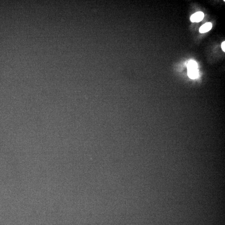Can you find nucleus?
Wrapping results in <instances>:
<instances>
[{
    "label": "nucleus",
    "mask_w": 225,
    "mask_h": 225,
    "mask_svg": "<svg viewBox=\"0 0 225 225\" xmlns=\"http://www.w3.org/2000/svg\"><path fill=\"white\" fill-rule=\"evenodd\" d=\"M204 13L199 11L192 15L190 19L192 22H199L204 19Z\"/></svg>",
    "instance_id": "nucleus-1"
},
{
    "label": "nucleus",
    "mask_w": 225,
    "mask_h": 225,
    "mask_svg": "<svg viewBox=\"0 0 225 225\" xmlns=\"http://www.w3.org/2000/svg\"><path fill=\"white\" fill-rule=\"evenodd\" d=\"M212 27V25L211 23H207L200 27L199 29L200 32L201 33H205L208 32L211 29Z\"/></svg>",
    "instance_id": "nucleus-2"
},
{
    "label": "nucleus",
    "mask_w": 225,
    "mask_h": 225,
    "mask_svg": "<svg viewBox=\"0 0 225 225\" xmlns=\"http://www.w3.org/2000/svg\"><path fill=\"white\" fill-rule=\"evenodd\" d=\"M188 71L190 70H197L198 68V65L196 61L190 60L188 62L187 65Z\"/></svg>",
    "instance_id": "nucleus-3"
},
{
    "label": "nucleus",
    "mask_w": 225,
    "mask_h": 225,
    "mask_svg": "<svg viewBox=\"0 0 225 225\" xmlns=\"http://www.w3.org/2000/svg\"><path fill=\"white\" fill-rule=\"evenodd\" d=\"M188 77L192 79H196L198 77V70L197 69L188 71Z\"/></svg>",
    "instance_id": "nucleus-4"
},
{
    "label": "nucleus",
    "mask_w": 225,
    "mask_h": 225,
    "mask_svg": "<svg viewBox=\"0 0 225 225\" xmlns=\"http://www.w3.org/2000/svg\"><path fill=\"white\" fill-rule=\"evenodd\" d=\"M225 42H223L222 44H221V48H222L223 51L224 52L225 51Z\"/></svg>",
    "instance_id": "nucleus-5"
}]
</instances>
